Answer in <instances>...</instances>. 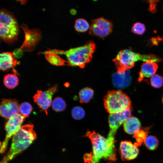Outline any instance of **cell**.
<instances>
[{
  "label": "cell",
  "instance_id": "obj_1",
  "mask_svg": "<svg viewBox=\"0 0 163 163\" xmlns=\"http://www.w3.org/2000/svg\"><path fill=\"white\" fill-rule=\"evenodd\" d=\"M32 124L22 126L13 136L10 148L0 163H8L27 149L37 138Z\"/></svg>",
  "mask_w": 163,
  "mask_h": 163
},
{
  "label": "cell",
  "instance_id": "obj_2",
  "mask_svg": "<svg viewBox=\"0 0 163 163\" xmlns=\"http://www.w3.org/2000/svg\"><path fill=\"white\" fill-rule=\"evenodd\" d=\"M85 136L90 139L92 144V160L91 163H98L101 158L111 161L116 158L114 143L109 142L107 139L96 133L88 131Z\"/></svg>",
  "mask_w": 163,
  "mask_h": 163
},
{
  "label": "cell",
  "instance_id": "obj_3",
  "mask_svg": "<svg viewBox=\"0 0 163 163\" xmlns=\"http://www.w3.org/2000/svg\"><path fill=\"white\" fill-rule=\"evenodd\" d=\"M95 49V43L92 41H88L83 45L66 51L54 49L47 51L57 54L64 55L69 65L83 68L91 60Z\"/></svg>",
  "mask_w": 163,
  "mask_h": 163
},
{
  "label": "cell",
  "instance_id": "obj_4",
  "mask_svg": "<svg viewBox=\"0 0 163 163\" xmlns=\"http://www.w3.org/2000/svg\"><path fill=\"white\" fill-rule=\"evenodd\" d=\"M161 60L158 56L153 54H141L125 49L120 51L113 61L117 67V72L124 74L126 71L133 68L135 62L138 61L145 62L152 60L158 62Z\"/></svg>",
  "mask_w": 163,
  "mask_h": 163
},
{
  "label": "cell",
  "instance_id": "obj_5",
  "mask_svg": "<svg viewBox=\"0 0 163 163\" xmlns=\"http://www.w3.org/2000/svg\"><path fill=\"white\" fill-rule=\"evenodd\" d=\"M19 28L13 14L2 8L0 11V37L5 42L11 43L18 39Z\"/></svg>",
  "mask_w": 163,
  "mask_h": 163
},
{
  "label": "cell",
  "instance_id": "obj_6",
  "mask_svg": "<svg viewBox=\"0 0 163 163\" xmlns=\"http://www.w3.org/2000/svg\"><path fill=\"white\" fill-rule=\"evenodd\" d=\"M104 107L110 114L131 108L129 97L120 90L109 91L104 99Z\"/></svg>",
  "mask_w": 163,
  "mask_h": 163
},
{
  "label": "cell",
  "instance_id": "obj_7",
  "mask_svg": "<svg viewBox=\"0 0 163 163\" xmlns=\"http://www.w3.org/2000/svg\"><path fill=\"white\" fill-rule=\"evenodd\" d=\"M25 118L19 113L8 120L5 123V129L6 134L4 140L0 145V151L1 153L3 154L6 151L9 139L19 129Z\"/></svg>",
  "mask_w": 163,
  "mask_h": 163
},
{
  "label": "cell",
  "instance_id": "obj_8",
  "mask_svg": "<svg viewBox=\"0 0 163 163\" xmlns=\"http://www.w3.org/2000/svg\"><path fill=\"white\" fill-rule=\"evenodd\" d=\"M131 108H128L121 111L110 114L108 118L110 131L107 139L109 141L115 142L114 136L116 132L125 121L130 117Z\"/></svg>",
  "mask_w": 163,
  "mask_h": 163
},
{
  "label": "cell",
  "instance_id": "obj_9",
  "mask_svg": "<svg viewBox=\"0 0 163 163\" xmlns=\"http://www.w3.org/2000/svg\"><path fill=\"white\" fill-rule=\"evenodd\" d=\"M57 86L56 85L45 91L37 90L33 97L34 102L40 109L46 114L52 103L53 95L57 90Z\"/></svg>",
  "mask_w": 163,
  "mask_h": 163
},
{
  "label": "cell",
  "instance_id": "obj_10",
  "mask_svg": "<svg viewBox=\"0 0 163 163\" xmlns=\"http://www.w3.org/2000/svg\"><path fill=\"white\" fill-rule=\"evenodd\" d=\"M21 27L24 33L25 39L19 49L22 51H32L41 38V32L37 29H29L24 24L21 25Z\"/></svg>",
  "mask_w": 163,
  "mask_h": 163
},
{
  "label": "cell",
  "instance_id": "obj_11",
  "mask_svg": "<svg viewBox=\"0 0 163 163\" xmlns=\"http://www.w3.org/2000/svg\"><path fill=\"white\" fill-rule=\"evenodd\" d=\"M112 22L103 18L100 17L91 21L90 27L89 34L101 37H104L112 30Z\"/></svg>",
  "mask_w": 163,
  "mask_h": 163
},
{
  "label": "cell",
  "instance_id": "obj_12",
  "mask_svg": "<svg viewBox=\"0 0 163 163\" xmlns=\"http://www.w3.org/2000/svg\"><path fill=\"white\" fill-rule=\"evenodd\" d=\"M19 107L16 99H2L0 106L1 116L8 120L19 113Z\"/></svg>",
  "mask_w": 163,
  "mask_h": 163
},
{
  "label": "cell",
  "instance_id": "obj_13",
  "mask_svg": "<svg viewBox=\"0 0 163 163\" xmlns=\"http://www.w3.org/2000/svg\"><path fill=\"white\" fill-rule=\"evenodd\" d=\"M138 146L136 143L133 144L130 141H122L119 149L121 159L123 161H128L136 158L139 152Z\"/></svg>",
  "mask_w": 163,
  "mask_h": 163
},
{
  "label": "cell",
  "instance_id": "obj_14",
  "mask_svg": "<svg viewBox=\"0 0 163 163\" xmlns=\"http://www.w3.org/2000/svg\"><path fill=\"white\" fill-rule=\"evenodd\" d=\"M13 53L10 52H4L0 54V69L4 72L7 71L11 69H13L14 74L18 73L14 67L18 64Z\"/></svg>",
  "mask_w": 163,
  "mask_h": 163
},
{
  "label": "cell",
  "instance_id": "obj_15",
  "mask_svg": "<svg viewBox=\"0 0 163 163\" xmlns=\"http://www.w3.org/2000/svg\"><path fill=\"white\" fill-rule=\"evenodd\" d=\"M158 69V65L156 62L149 60L144 62L141 66L139 73L138 81L140 82L151 77L154 75Z\"/></svg>",
  "mask_w": 163,
  "mask_h": 163
},
{
  "label": "cell",
  "instance_id": "obj_16",
  "mask_svg": "<svg viewBox=\"0 0 163 163\" xmlns=\"http://www.w3.org/2000/svg\"><path fill=\"white\" fill-rule=\"evenodd\" d=\"M141 124L137 118L130 116L123 123V129L125 131L130 135L134 134L141 129Z\"/></svg>",
  "mask_w": 163,
  "mask_h": 163
},
{
  "label": "cell",
  "instance_id": "obj_17",
  "mask_svg": "<svg viewBox=\"0 0 163 163\" xmlns=\"http://www.w3.org/2000/svg\"><path fill=\"white\" fill-rule=\"evenodd\" d=\"M126 71L125 74H119L117 72L113 76V84L117 87L122 88L127 86L130 82V78L129 72Z\"/></svg>",
  "mask_w": 163,
  "mask_h": 163
},
{
  "label": "cell",
  "instance_id": "obj_18",
  "mask_svg": "<svg viewBox=\"0 0 163 163\" xmlns=\"http://www.w3.org/2000/svg\"><path fill=\"white\" fill-rule=\"evenodd\" d=\"M45 54V57L47 60L51 64L56 66H62L65 65L66 63L68 65V62L65 61L58 54L47 51L43 53Z\"/></svg>",
  "mask_w": 163,
  "mask_h": 163
},
{
  "label": "cell",
  "instance_id": "obj_19",
  "mask_svg": "<svg viewBox=\"0 0 163 163\" xmlns=\"http://www.w3.org/2000/svg\"><path fill=\"white\" fill-rule=\"evenodd\" d=\"M18 78L15 74H8L4 77L3 83L5 86L10 89H13L18 85Z\"/></svg>",
  "mask_w": 163,
  "mask_h": 163
},
{
  "label": "cell",
  "instance_id": "obj_20",
  "mask_svg": "<svg viewBox=\"0 0 163 163\" xmlns=\"http://www.w3.org/2000/svg\"><path fill=\"white\" fill-rule=\"evenodd\" d=\"M94 95V91L91 88L86 87L81 90L79 94L80 101L82 103H87L91 99Z\"/></svg>",
  "mask_w": 163,
  "mask_h": 163
},
{
  "label": "cell",
  "instance_id": "obj_21",
  "mask_svg": "<svg viewBox=\"0 0 163 163\" xmlns=\"http://www.w3.org/2000/svg\"><path fill=\"white\" fill-rule=\"evenodd\" d=\"M149 129V127L140 129L134 134V137L136 141L135 143L138 146H140L143 143H144L148 136Z\"/></svg>",
  "mask_w": 163,
  "mask_h": 163
},
{
  "label": "cell",
  "instance_id": "obj_22",
  "mask_svg": "<svg viewBox=\"0 0 163 163\" xmlns=\"http://www.w3.org/2000/svg\"><path fill=\"white\" fill-rule=\"evenodd\" d=\"M53 110L56 112H61L65 110L66 104L64 100L60 97H56L52 103Z\"/></svg>",
  "mask_w": 163,
  "mask_h": 163
},
{
  "label": "cell",
  "instance_id": "obj_23",
  "mask_svg": "<svg viewBox=\"0 0 163 163\" xmlns=\"http://www.w3.org/2000/svg\"><path fill=\"white\" fill-rule=\"evenodd\" d=\"M144 143L148 149L153 151L156 149L158 147L159 141L156 137L150 135L147 136Z\"/></svg>",
  "mask_w": 163,
  "mask_h": 163
},
{
  "label": "cell",
  "instance_id": "obj_24",
  "mask_svg": "<svg viewBox=\"0 0 163 163\" xmlns=\"http://www.w3.org/2000/svg\"><path fill=\"white\" fill-rule=\"evenodd\" d=\"M74 27L75 29L80 32H85L90 27L88 22L83 18L77 19L75 22Z\"/></svg>",
  "mask_w": 163,
  "mask_h": 163
},
{
  "label": "cell",
  "instance_id": "obj_25",
  "mask_svg": "<svg viewBox=\"0 0 163 163\" xmlns=\"http://www.w3.org/2000/svg\"><path fill=\"white\" fill-rule=\"evenodd\" d=\"M32 109V105L27 102H24L19 105V113L25 118L29 116Z\"/></svg>",
  "mask_w": 163,
  "mask_h": 163
},
{
  "label": "cell",
  "instance_id": "obj_26",
  "mask_svg": "<svg viewBox=\"0 0 163 163\" xmlns=\"http://www.w3.org/2000/svg\"><path fill=\"white\" fill-rule=\"evenodd\" d=\"M150 83L153 87L159 88L163 85V77L158 74H154L150 78Z\"/></svg>",
  "mask_w": 163,
  "mask_h": 163
},
{
  "label": "cell",
  "instance_id": "obj_27",
  "mask_svg": "<svg viewBox=\"0 0 163 163\" xmlns=\"http://www.w3.org/2000/svg\"><path fill=\"white\" fill-rule=\"evenodd\" d=\"M72 114L74 119L77 120H79L84 117L85 112L82 107L79 106H76L72 109Z\"/></svg>",
  "mask_w": 163,
  "mask_h": 163
},
{
  "label": "cell",
  "instance_id": "obj_28",
  "mask_svg": "<svg viewBox=\"0 0 163 163\" xmlns=\"http://www.w3.org/2000/svg\"><path fill=\"white\" fill-rule=\"evenodd\" d=\"M145 30V25L142 23L139 22L135 23L132 28V31L133 33L139 35L143 34Z\"/></svg>",
  "mask_w": 163,
  "mask_h": 163
},
{
  "label": "cell",
  "instance_id": "obj_29",
  "mask_svg": "<svg viewBox=\"0 0 163 163\" xmlns=\"http://www.w3.org/2000/svg\"><path fill=\"white\" fill-rule=\"evenodd\" d=\"M84 159L85 163H91L92 160V153L85 154L84 155Z\"/></svg>",
  "mask_w": 163,
  "mask_h": 163
},
{
  "label": "cell",
  "instance_id": "obj_30",
  "mask_svg": "<svg viewBox=\"0 0 163 163\" xmlns=\"http://www.w3.org/2000/svg\"><path fill=\"white\" fill-rule=\"evenodd\" d=\"M162 102L163 103V97H162Z\"/></svg>",
  "mask_w": 163,
  "mask_h": 163
}]
</instances>
